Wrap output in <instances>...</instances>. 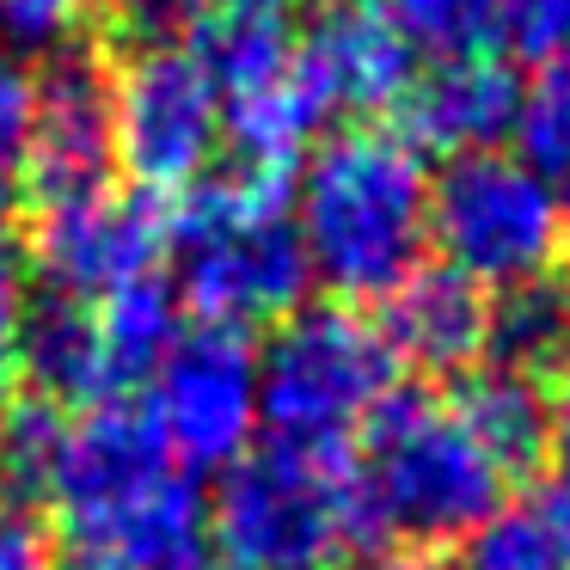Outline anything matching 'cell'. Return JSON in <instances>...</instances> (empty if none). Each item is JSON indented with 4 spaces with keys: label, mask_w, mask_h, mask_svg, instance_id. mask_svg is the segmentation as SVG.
Returning a JSON list of instances; mask_svg holds the SVG:
<instances>
[{
    "label": "cell",
    "mask_w": 570,
    "mask_h": 570,
    "mask_svg": "<svg viewBox=\"0 0 570 570\" xmlns=\"http://www.w3.org/2000/svg\"><path fill=\"white\" fill-rule=\"evenodd\" d=\"M570 239V209L521 173L515 154H460L430 178V246L484 295L546 283Z\"/></svg>",
    "instance_id": "cell-6"
},
{
    "label": "cell",
    "mask_w": 570,
    "mask_h": 570,
    "mask_svg": "<svg viewBox=\"0 0 570 570\" xmlns=\"http://www.w3.org/2000/svg\"><path fill=\"white\" fill-rule=\"evenodd\" d=\"M38 124H31V154H26V197L31 209H68L117 190V141H111V68L99 50L50 56L38 68Z\"/></svg>",
    "instance_id": "cell-9"
},
{
    "label": "cell",
    "mask_w": 570,
    "mask_h": 570,
    "mask_svg": "<svg viewBox=\"0 0 570 570\" xmlns=\"http://www.w3.org/2000/svg\"><path fill=\"white\" fill-rule=\"evenodd\" d=\"M356 570H430V564H423V558H411V552H368Z\"/></svg>",
    "instance_id": "cell-32"
},
{
    "label": "cell",
    "mask_w": 570,
    "mask_h": 570,
    "mask_svg": "<svg viewBox=\"0 0 570 570\" xmlns=\"http://www.w3.org/2000/svg\"><path fill=\"white\" fill-rule=\"evenodd\" d=\"M497 43H509L533 68L564 62L570 56V0H503Z\"/></svg>",
    "instance_id": "cell-26"
},
{
    "label": "cell",
    "mask_w": 570,
    "mask_h": 570,
    "mask_svg": "<svg viewBox=\"0 0 570 570\" xmlns=\"http://www.w3.org/2000/svg\"><path fill=\"white\" fill-rule=\"evenodd\" d=\"M448 411L503 466V479H521V472H533L546 460V442H552V399H546V386L515 381V374L479 362L472 374L454 381Z\"/></svg>",
    "instance_id": "cell-16"
},
{
    "label": "cell",
    "mask_w": 570,
    "mask_h": 570,
    "mask_svg": "<svg viewBox=\"0 0 570 570\" xmlns=\"http://www.w3.org/2000/svg\"><path fill=\"white\" fill-rule=\"evenodd\" d=\"M105 13L117 50L148 56V50H185V38L197 31V19L209 13L203 0H92Z\"/></svg>",
    "instance_id": "cell-25"
},
{
    "label": "cell",
    "mask_w": 570,
    "mask_h": 570,
    "mask_svg": "<svg viewBox=\"0 0 570 570\" xmlns=\"http://www.w3.org/2000/svg\"><path fill=\"white\" fill-rule=\"evenodd\" d=\"M209 546L227 570H332L337 552H386V528L350 454L252 448L209 497Z\"/></svg>",
    "instance_id": "cell-3"
},
{
    "label": "cell",
    "mask_w": 570,
    "mask_h": 570,
    "mask_svg": "<svg viewBox=\"0 0 570 570\" xmlns=\"http://www.w3.org/2000/svg\"><path fill=\"white\" fill-rule=\"evenodd\" d=\"M386 26L399 31L411 56L430 62H460V56H491L497 50V19L503 0H374Z\"/></svg>",
    "instance_id": "cell-21"
},
{
    "label": "cell",
    "mask_w": 570,
    "mask_h": 570,
    "mask_svg": "<svg viewBox=\"0 0 570 570\" xmlns=\"http://www.w3.org/2000/svg\"><path fill=\"white\" fill-rule=\"evenodd\" d=\"M484 313L491 295L454 276L448 264H417L393 295L381 301V337L399 368L417 374H472L484 356Z\"/></svg>",
    "instance_id": "cell-14"
},
{
    "label": "cell",
    "mask_w": 570,
    "mask_h": 570,
    "mask_svg": "<svg viewBox=\"0 0 570 570\" xmlns=\"http://www.w3.org/2000/svg\"><path fill=\"white\" fill-rule=\"evenodd\" d=\"M111 141L117 173L136 178L141 197H185L215 166L222 99L185 50L129 56L111 75Z\"/></svg>",
    "instance_id": "cell-7"
},
{
    "label": "cell",
    "mask_w": 570,
    "mask_h": 570,
    "mask_svg": "<svg viewBox=\"0 0 570 570\" xmlns=\"http://www.w3.org/2000/svg\"><path fill=\"white\" fill-rule=\"evenodd\" d=\"M448 570H570V484H533L454 546Z\"/></svg>",
    "instance_id": "cell-18"
},
{
    "label": "cell",
    "mask_w": 570,
    "mask_h": 570,
    "mask_svg": "<svg viewBox=\"0 0 570 570\" xmlns=\"http://www.w3.org/2000/svg\"><path fill=\"white\" fill-rule=\"evenodd\" d=\"M509 141H515L521 173H533L570 209V68L564 62L540 68L533 87H521V111Z\"/></svg>",
    "instance_id": "cell-22"
},
{
    "label": "cell",
    "mask_w": 570,
    "mask_h": 570,
    "mask_svg": "<svg viewBox=\"0 0 570 570\" xmlns=\"http://www.w3.org/2000/svg\"><path fill=\"white\" fill-rule=\"evenodd\" d=\"M87 19L92 0H0V56L43 68L50 56L75 50Z\"/></svg>",
    "instance_id": "cell-24"
},
{
    "label": "cell",
    "mask_w": 570,
    "mask_h": 570,
    "mask_svg": "<svg viewBox=\"0 0 570 570\" xmlns=\"http://www.w3.org/2000/svg\"><path fill=\"white\" fill-rule=\"evenodd\" d=\"M521 87L528 80L503 62V56H460V62H430L411 92L399 99V117L405 129L399 136L417 154H442V160H460V154H497L515 129L521 111Z\"/></svg>",
    "instance_id": "cell-13"
},
{
    "label": "cell",
    "mask_w": 570,
    "mask_h": 570,
    "mask_svg": "<svg viewBox=\"0 0 570 570\" xmlns=\"http://www.w3.org/2000/svg\"><path fill=\"white\" fill-rule=\"evenodd\" d=\"M92 313H99V337H105V362H111L117 393L148 381L166 362V350H173L190 325L178 288L166 283V271H148V276H136V283L111 288Z\"/></svg>",
    "instance_id": "cell-19"
},
{
    "label": "cell",
    "mask_w": 570,
    "mask_h": 570,
    "mask_svg": "<svg viewBox=\"0 0 570 570\" xmlns=\"http://www.w3.org/2000/svg\"><path fill=\"white\" fill-rule=\"evenodd\" d=\"M546 460H558V484H570V386L552 399V442H546Z\"/></svg>",
    "instance_id": "cell-30"
},
{
    "label": "cell",
    "mask_w": 570,
    "mask_h": 570,
    "mask_svg": "<svg viewBox=\"0 0 570 570\" xmlns=\"http://www.w3.org/2000/svg\"><path fill=\"white\" fill-rule=\"evenodd\" d=\"M356 479L386 540L460 546L484 515L503 509V466L466 435V423L430 386H393L356 430Z\"/></svg>",
    "instance_id": "cell-4"
},
{
    "label": "cell",
    "mask_w": 570,
    "mask_h": 570,
    "mask_svg": "<svg viewBox=\"0 0 570 570\" xmlns=\"http://www.w3.org/2000/svg\"><path fill=\"white\" fill-rule=\"evenodd\" d=\"M564 362H570V350H564V320H558L552 283H521V288L491 295V313H484V368H503L515 381L540 386Z\"/></svg>",
    "instance_id": "cell-20"
},
{
    "label": "cell",
    "mask_w": 570,
    "mask_h": 570,
    "mask_svg": "<svg viewBox=\"0 0 570 570\" xmlns=\"http://www.w3.org/2000/svg\"><path fill=\"white\" fill-rule=\"evenodd\" d=\"M0 570H56V533L43 509L0 503Z\"/></svg>",
    "instance_id": "cell-28"
},
{
    "label": "cell",
    "mask_w": 570,
    "mask_h": 570,
    "mask_svg": "<svg viewBox=\"0 0 570 570\" xmlns=\"http://www.w3.org/2000/svg\"><path fill=\"white\" fill-rule=\"evenodd\" d=\"M197 570H227V564H222V558H203V564H197Z\"/></svg>",
    "instance_id": "cell-34"
},
{
    "label": "cell",
    "mask_w": 570,
    "mask_h": 570,
    "mask_svg": "<svg viewBox=\"0 0 570 570\" xmlns=\"http://www.w3.org/2000/svg\"><path fill=\"white\" fill-rule=\"evenodd\" d=\"M62 430H68V417L50 399H19L13 411H0V503H13V509L50 503Z\"/></svg>",
    "instance_id": "cell-23"
},
{
    "label": "cell",
    "mask_w": 570,
    "mask_h": 570,
    "mask_svg": "<svg viewBox=\"0 0 570 570\" xmlns=\"http://www.w3.org/2000/svg\"><path fill=\"white\" fill-rule=\"evenodd\" d=\"M178 472H215L258 442V356L246 332L185 325L166 362L148 374V405Z\"/></svg>",
    "instance_id": "cell-8"
},
{
    "label": "cell",
    "mask_w": 570,
    "mask_h": 570,
    "mask_svg": "<svg viewBox=\"0 0 570 570\" xmlns=\"http://www.w3.org/2000/svg\"><path fill=\"white\" fill-rule=\"evenodd\" d=\"M173 472V454L136 399L87 405L80 417H68L50 479V509L62 515V540H87V533L111 528L148 491H160Z\"/></svg>",
    "instance_id": "cell-10"
},
{
    "label": "cell",
    "mask_w": 570,
    "mask_h": 570,
    "mask_svg": "<svg viewBox=\"0 0 570 570\" xmlns=\"http://www.w3.org/2000/svg\"><path fill=\"white\" fill-rule=\"evenodd\" d=\"M288 75L307 92L325 129L344 124V117L356 129L362 117L399 111V99L417 80V56L399 43V31L386 26L374 0H313Z\"/></svg>",
    "instance_id": "cell-11"
},
{
    "label": "cell",
    "mask_w": 570,
    "mask_h": 570,
    "mask_svg": "<svg viewBox=\"0 0 570 570\" xmlns=\"http://www.w3.org/2000/svg\"><path fill=\"white\" fill-rule=\"evenodd\" d=\"M13 374H26L31 399H50V405L87 411L99 399H117L92 301L56 295V288H26L19 332H13Z\"/></svg>",
    "instance_id": "cell-15"
},
{
    "label": "cell",
    "mask_w": 570,
    "mask_h": 570,
    "mask_svg": "<svg viewBox=\"0 0 570 570\" xmlns=\"http://www.w3.org/2000/svg\"><path fill=\"white\" fill-rule=\"evenodd\" d=\"M295 227L313 283L344 307L386 301L430 252V166L399 129H337L301 160Z\"/></svg>",
    "instance_id": "cell-1"
},
{
    "label": "cell",
    "mask_w": 570,
    "mask_h": 570,
    "mask_svg": "<svg viewBox=\"0 0 570 570\" xmlns=\"http://www.w3.org/2000/svg\"><path fill=\"white\" fill-rule=\"evenodd\" d=\"M185 56L197 62L215 99L239 105L288 80L295 31H288V19H264V13H203L197 31L185 38Z\"/></svg>",
    "instance_id": "cell-17"
},
{
    "label": "cell",
    "mask_w": 570,
    "mask_h": 570,
    "mask_svg": "<svg viewBox=\"0 0 570 570\" xmlns=\"http://www.w3.org/2000/svg\"><path fill=\"white\" fill-rule=\"evenodd\" d=\"M31 124H38V80H31L26 62L0 56V203H7V190L26 178Z\"/></svg>",
    "instance_id": "cell-27"
},
{
    "label": "cell",
    "mask_w": 570,
    "mask_h": 570,
    "mask_svg": "<svg viewBox=\"0 0 570 570\" xmlns=\"http://www.w3.org/2000/svg\"><path fill=\"white\" fill-rule=\"evenodd\" d=\"M552 295H558V320H564V350H570V258H564V276L552 283Z\"/></svg>",
    "instance_id": "cell-33"
},
{
    "label": "cell",
    "mask_w": 570,
    "mask_h": 570,
    "mask_svg": "<svg viewBox=\"0 0 570 570\" xmlns=\"http://www.w3.org/2000/svg\"><path fill=\"white\" fill-rule=\"evenodd\" d=\"M252 356H258L264 442L301 454H350V435L399 386V362L381 325L344 301L295 307Z\"/></svg>",
    "instance_id": "cell-5"
},
{
    "label": "cell",
    "mask_w": 570,
    "mask_h": 570,
    "mask_svg": "<svg viewBox=\"0 0 570 570\" xmlns=\"http://www.w3.org/2000/svg\"><path fill=\"white\" fill-rule=\"evenodd\" d=\"M166 209L141 190H105V197L43 209L31 222V271L43 288L75 301H105L111 288L160 271Z\"/></svg>",
    "instance_id": "cell-12"
},
{
    "label": "cell",
    "mask_w": 570,
    "mask_h": 570,
    "mask_svg": "<svg viewBox=\"0 0 570 570\" xmlns=\"http://www.w3.org/2000/svg\"><path fill=\"white\" fill-rule=\"evenodd\" d=\"M209 13H264V19H288V7L301 0H203Z\"/></svg>",
    "instance_id": "cell-31"
},
{
    "label": "cell",
    "mask_w": 570,
    "mask_h": 570,
    "mask_svg": "<svg viewBox=\"0 0 570 570\" xmlns=\"http://www.w3.org/2000/svg\"><path fill=\"white\" fill-rule=\"evenodd\" d=\"M160 258H173L166 283L178 288L197 325L246 332L264 320H288L307 307V252L295 227V178L276 173H215L190 185L166 215Z\"/></svg>",
    "instance_id": "cell-2"
},
{
    "label": "cell",
    "mask_w": 570,
    "mask_h": 570,
    "mask_svg": "<svg viewBox=\"0 0 570 570\" xmlns=\"http://www.w3.org/2000/svg\"><path fill=\"white\" fill-rule=\"evenodd\" d=\"M19 307H26V252L13 239L7 203H0V381L13 374V332H19Z\"/></svg>",
    "instance_id": "cell-29"
}]
</instances>
